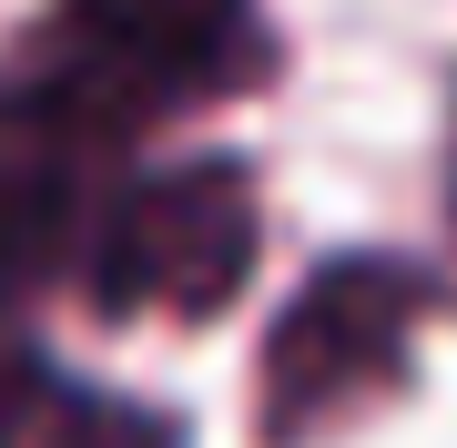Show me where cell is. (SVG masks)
<instances>
[{"mask_svg":"<svg viewBox=\"0 0 457 448\" xmlns=\"http://www.w3.org/2000/svg\"><path fill=\"white\" fill-rule=\"evenodd\" d=\"M264 215H254V173L245 164H163L143 183H122L112 215L92 224V296L102 316H224L254 285Z\"/></svg>","mask_w":457,"mask_h":448,"instance_id":"3957f363","label":"cell"},{"mask_svg":"<svg viewBox=\"0 0 457 448\" xmlns=\"http://www.w3.org/2000/svg\"><path fill=\"white\" fill-rule=\"evenodd\" d=\"M82 164L92 153L41 143V133L0 153V306L71 255V234H82Z\"/></svg>","mask_w":457,"mask_h":448,"instance_id":"277c9868","label":"cell"},{"mask_svg":"<svg viewBox=\"0 0 457 448\" xmlns=\"http://www.w3.org/2000/svg\"><path fill=\"white\" fill-rule=\"evenodd\" d=\"M427 316V275L396 255H336L295 285V306L264 336L254 367V438L264 448H326L366 408L407 387V336Z\"/></svg>","mask_w":457,"mask_h":448,"instance_id":"7a4b0ae2","label":"cell"},{"mask_svg":"<svg viewBox=\"0 0 457 448\" xmlns=\"http://www.w3.org/2000/svg\"><path fill=\"white\" fill-rule=\"evenodd\" d=\"M0 448H173V438L51 367H0Z\"/></svg>","mask_w":457,"mask_h":448,"instance_id":"5b68a950","label":"cell"},{"mask_svg":"<svg viewBox=\"0 0 457 448\" xmlns=\"http://www.w3.org/2000/svg\"><path fill=\"white\" fill-rule=\"evenodd\" d=\"M245 82H264L254 0H62L21 82V123L41 143L102 153Z\"/></svg>","mask_w":457,"mask_h":448,"instance_id":"6da1fadb","label":"cell"}]
</instances>
